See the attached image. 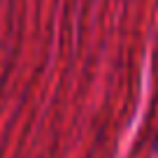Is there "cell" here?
<instances>
[{"label":"cell","mask_w":158,"mask_h":158,"mask_svg":"<svg viewBox=\"0 0 158 158\" xmlns=\"http://www.w3.org/2000/svg\"><path fill=\"white\" fill-rule=\"evenodd\" d=\"M156 151H158V135H156Z\"/></svg>","instance_id":"6da1fadb"}]
</instances>
